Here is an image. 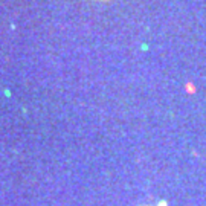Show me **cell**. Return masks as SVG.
<instances>
[{"label":"cell","instance_id":"obj_1","mask_svg":"<svg viewBox=\"0 0 206 206\" xmlns=\"http://www.w3.org/2000/svg\"><path fill=\"white\" fill-rule=\"evenodd\" d=\"M159 206H166V205H165V203H164V202H162V203H160V205H159Z\"/></svg>","mask_w":206,"mask_h":206}]
</instances>
